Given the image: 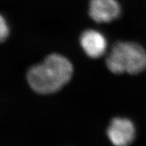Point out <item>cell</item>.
I'll return each mask as SVG.
<instances>
[{"label": "cell", "mask_w": 146, "mask_h": 146, "mask_svg": "<svg viewBox=\"0 0 146 146\" xmlns=\"http://www.w3.org/2000/svg\"><path fill=\"white\" fill-rule=\"evenodd\" d=\"M80 44L89 58H98L104 54L107 42L101 33L93 29L85 31L80 36Z\"/></svg>", "instance_id": "5"}, {"label": "cell", "mask_w": 146, "mask_h": 146, "mask_svg": "<svg viewBox=\"0 0 146 146\" xmlns=\"http://www.w3.org/2000/svg\"><path fill=\"white\" fill-rule=\"evenodd\" d=\"M73 67L69 60L58 54L46 56L42 62L31 67L27 74L29 85L36 94H54L72 77Z\"/></svg>", "instance_id": "1"}, {"label": "cell", "mask_w": 146, "mask_h": 146, "mask_svg": "<svg viewBox=\"0 0 146 146\" xmlns=\"http://www.w3.org/2000/svg\"><path fill=\"white\" fill-rule=\"evenodd\" d=\"M106 64L114 74H138L146 70V51L136 43L117 42L108 55Z\"/></svg>", "instance_id": "2"}, {"label": "cell", "mask_w": 146, "mask_h": 146, "mask_svg": "<svg viewBox=\"0 0 146 146\" xmlns=\"http://www.w3.org/2000/svg\"><path fill=\"white\" fill-rule=\"evenodd\" d=\"M9 35V29L7 25L6 21L3 18L2 16H1L0 19V39L1 41L3 42L7 39Z\"/></svg>", "instance_id": "6"}, {"label": "cell", "mask_w": 146, "mask_h": 146, "mask_svg": "<svg viewBox=\"0 0 146 146\" xmlns=\"http://www.w3.org/2000/svg\"><path fill=\"white\" fill-rule=\"evenodd\" d=\"M90 17L96 23H110L120 14V6L116 0H90Z\"/></svg>", "instance_id": "4"}, {"label": "cell", "mask_w": 146, "mask_h": 146, "mask_svg": "<svg viewBox=\"0 0 146 146\" xmlns=\"http://www.w3.org/2000/svg\"><path fill=\"white\" fill-rule=\"evenodd\" d=\"M107 135L114 146H129L135 137V128L128 118H114L107 129Z\"/></svg>", "instance_id": "3"}]
</instances>
